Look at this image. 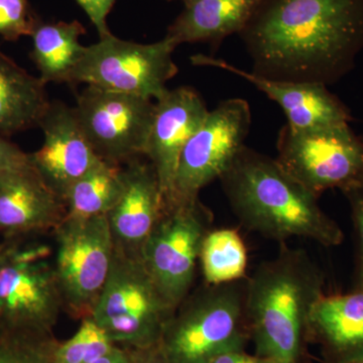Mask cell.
<instances>
[{"mask_svg":"<svg viewBox=\"0 0 363 363\" xmlns=\"http://www.w3.org/2000/svg\"><path fill=\"white\" fill-rule=\"evenodd\" d=\"M240 35L253 73L326 85L363 48V0H262Z\"/></svg>","mask_w":363,"mask_h":363,"instance_id":"1","label":"cell"},{"mask_svg":"<svg viewBox=\"0 0 363 363\" xmlns=\"http://www.w3.org/2000/svg\"><path fill=\"white\" fill-rule=\"evenodd\" d=\"M324 286V272L309 253L286 243L255 267L245 286L255 354L272 363H311L308 322Z\"/></svg>","mask_w":363,"mask_h":363,"instance_id":"2","label":"cell"},{"mask_svg":"<svg viewBox=\"0 0 363 363\" xmlns=\"http://www.w3.org/2000/svg\"><path fill=\"white\" fill-rule=\"evenodd\" d=\"M241 225L269 240L293 238L326 247L343 242L340 226L318 204V197L298 183L276 159L245 145L219 179Z\"/></svg>","mask_w":363,"mask_h":363,"instance_id":"3","label":"cell"},{"mask_svg":"<svg viewBox=\"0 0 363 363\" xmlns=\"http://www.w3.org/2000/svg\"><path fill=\"white\" fill-rule=\"evenodd\" d=\"M247 279L198 289L177 308L159 346L169 363H208L250 341Z\"/></svg>","mask_w":363,"mask_h":363,"instance_id":"4","label":"cell"},{"mask_svg":"<svg viewBox=\"0 0 363 363\" xmlns=\"http://www.w3.org/2000/svg\"><path fill=\"white\" fill-rule=\"evenodd\" d=\"M35 238L0 241V333L52 337L64 310L52 247Z\"/></svg>","mask_w":363,"mask_h":363,"instance_id":"5","label":"cell"},{"mask_svg":"<svg viewBox=\"0 0 363 363\" xmlns=\"http://www.w3.org/2000/svg\"><path fill=\"white\" fill-rule=\"evenodd\" d=\"M174 313L140 259L114 247L108 278L91 315L112 343L135 350L157 345Z\"/></svg>","mask_w":363,"mask_h":363,"instance_id":"6","label":"cell"},{"mask_svg":"<svg viewBox=\"0 0 363 363\" xmlns=\"http://www.w3.org/2000/svg\"><path fill=\"white\" fill-rule=\"evenodd\" d=\"M213 215L199 197L167 205L140 259L167 303L175 310L192 290L203 240Z\"/></svg>","mask_w":363,"mask_h":363,"instance_id":"7","label":"cell"},{"mask_svg":"<svg viewBox=\"0 0 363 363\" xmlns=\"http://www.w3.org/2000/svg\"><path fill=\"white\" fill-rule=\"evenodd\" d=\"M177 47L167 37L154 44H138L111 33L86 47L70 84L86 83L157 101L168 92L167 82L178 73L173 60Z\"/></svg>","mask_w":363,"mask_h":363,"instance_id":"8","label":"cell"},{"mask_svg":"<svg viewBox=\"0 0 363 363\" xmlns=\"http://www.w3.org/2000/svg\"><path fill=\"white\" fill-rule=\"evenodd\" d=\"M55 272L71 316L91 317L113 259L114 242L106 215L65 218L54 230Z\"/></svg>","mask_w":363,"mask_h":363,"instance_id":"9","label":"cell"},{"mask_svg":"<svg viewBox=\"0 0 363 363\" xmlns=\"http://www.w3.org/2000/svg\"><path fill=\"white\" fill-rule=\"evenodd\" d=\"M277 150L279 164L317 197L363 184V135H355L350 124L314 131H295L286 124Z\"/></svg>","mask_w":363,"mask_h":363,"instance_id":"10","label":"cell"},{"mask_svg":"<svg viewBox=\"0 0 363 363\" xmlns=\"http://www.w3.org/2000/svg\"><path fill=\"white\" fill-rule=\"evenodd\" d=\"M74 109L100 159L123 164L145 156L156 101L88 85Z\"/></svg>","mask_w":363,"mask_h":363,"instance_id":"11","label":"cell"},{"mask_svg":"<svg viewBox=\"0 0 363 363\" xmlns=\"http://www.w3.org/2000/svg\"><path fill=\"white\" fill-rule=\"evenodd\" d=\"M250 125V105L240 98L225 100L208 112L182 152L169 204L195 199L205 186L220 179L245 147Z\"/></svg>","mask_w":363,"mask_h":363,"instance_id":"12","label":"cell"},{"mask_svg":"<svg viewBox=\"0 0 363 363\" xmlns=\"http://www.w3.org/2000/svg\"><path fill=\"white\" fill-rule=\"evenodd\" d=\"M206 104L192 88L179 87L156 101L154 121L145 156L152 164L164 207L172 201L182 152L208 114Z\"/></svg>","mask_w":363,"mask_h":363,"instance_id":"13","label":"cell"},{"mask_svg":"<svg viewBox=\"0 0 363 363\" xmlns=\"http://www.w3.org/2000/svg\"><path fill=\"white\" fill-rule=\"evenodd\" d=\"M39 126L44 143L30 154V161L45 184L63 198L74 182L102 160L88 142L74 107L50 102Z\"/></svg>","mask_w":363,"mask_h":363,"instance_id":"14","label":"cell"},{"mask_svg":"<svg viewBox=\"0 0 363 363\" xmlns=\"http://www.w3.org/2000/svg\"><path fill=\"white\" fill-rule=\"evenodd\" d=\"M192 62L195 65L221 69L252 83L281 106L288 118L286 125L291 130H322L350 123L346 107L321 83L271 80L238 68L224 60L204 55L193 57Z\"/></svg>","mask_w":363,"mask_h":363,"instance_id":"15","label":"cell"},{"mask_svg":"<svg viewBox=\"0 0 363 363\" xmlns=\"http://www.w3.org/2000/svg\"><path fill=\"white\" fill-rule=\"evenodd\" d=\"M66 217L63 198L33 167L0 173V235L2 240L54 231Z\"/></svg>","mask_w":363,"mask_h":363,"instance_id":"16","label":"cell"},{"mask_svg":"<svg viewBox=\"0 0 363 363\" xmlns=\"http://www.w3.org/2000/svg\"><path fill=\"white\" fill-rule=\"evenodd\" d=\"M164 210L156 169L140 157L124 166V189L106 215L114 247L140 259V252Z\"/></svg>","mask_w":363,"mask_h":363,"instance_id":"17","label":"cell"},{"mask_svg":"<svg viewBox=\"0 0 363 363\" xmlns=\"http://www.w3.org/2000/svg\"><path fill=\"white\" fill-rule=\"evenodd\" d=\"M309 344L319 346L324 363L363 362V290L324 295L308 322Z\"/></svg>","mask_w":363,"mask_h":363,"instance_id":"18","label":"cell"},{"mask_svg":"<svg viewBox=\"0 0 363 363\" xmlns=\"http://www.w3.org/2000/svg\"><path fill=\"white\" fill-rule=\"evenodd\" d=\"M262 0H192L169 26L167 38L184 43L219 42L240 33Z\"/></svg>","mask_w":363,"mask_h":363,"instance_id":"19","label":"cell"},{"mask_svg":"<svg viewBox=\"0 0 363 363\" xmlns=\"http://www.w3.org/2000/svg\"><path fill=\"white\" fill-rule=\"evenodd\" d=\"M45 85L0 51V135L39 126L51 102Z\"/></svg>","mask_w":363,"mask_h":363,"instance_id":"20","label":"cell"},{"mask_svg":"<svg viewBox=\"0 0 363 363\" xmlns=\"http://www.w3.org/2000/svg\"><path fill=\"white\" fill-rule=\"evenodd\" d=\"M86 30L78 21L44 23L39 21L32 35L33 60L45 83H70L86 47L80 38Z\"/></svg>","mask_w":363,"mask_h":363,"instance_id":"21","label":"cell"},{"mask_svg":"<svg viewBox=\"0 0 363 363\" xmlns=\"http://www.w3.org/2000/svg\"><path fill=\"white\" fill-rule=\"evenodd\" d=\"M124 189L123 164L102 160L66 191L65 218L104 216L116 206Z\"/></svg>","mask_w":363,"mask_h":363,"instance_id":"22","label":"cell"},{"mask_svg":"<svg viewBox=\"0 0 363 363\" xmlns=\"http://www.w3.org/2000/svg\"><path fill=\"white\" fill-rule=\"evenodd\" d=\"M247 250L238 230L211 229L203 240L199 264L205 283L222 285L247 278Z\"/></svg>","mask_w":363,"mask_h":363,"instance_id":"23","label":"cell"},{"mask_svg":"<svg viewBox=\"0 0 363 363\" xmlns=\"http://www.w3.org/2000/svg\"><path fill=\"white\" fill-rule=\"evenodd\" d=\"M113 346L92 318H84L70 339L63 343H55L49 363H92L109 352Z\"/></svg>","mask_w":363,"mask_h":363,"instance_id":"24","label":"cell"},{"mask_svg":"<svg viewBox=\"0 0 363 363\" xmlns=\"http://www.w3.org/2000/svg\"><path fill=\"white\" fill-rule=\"evenodd\" d=\"M52 337L0 333V363H49L55 343Z\"/></svg>","mask_w":363,"mask_h":363,"instance_id":"25","label":"cell"},{"mask_svg":"<svg viewBox=\"0 0 363 363\" xmlns=\"http://www.w3.org/2000/svg\"><path fill=\"white\" fill-rule=\"evenodd\" d=\"M40 18L33 11L30 0H0V37L16 42L32 37Z\"/></svg>","mask_w":363,"mask_h":363,"instance_id":"26","label":"cell"},{"mask_svg":"<svg viewBox=\"0 0 363 363\" xmlns=\"http://www.w3.org/2000/svg\"><path fill=\"white\" fill-rule=\"evenodd\" d=\"M350 201L351 216L357 238V269L354 289L363 290V184L343 193Z\"/></svg>","mask_w":363,"mask_h":363,"instance_id":"27","label":"cell"},{"mask_svg":"<svg viewBox=\"0 0 363 363\" xmlns=\"http://www.w3.org/2000/svg\"><path fill=\"white\" fill-rule=\"evenodd\" d=\"M33 167L28 152H23L16 143L0 135V173L18 171Z\"/></svg>","mask_w":363,"mask_h":363,"instance_id":"28","label":"cell"},{"mask_svg":"<svg viewBox=\"0 0 363 363\" xmlns=\"http://www.w3.org/2000/svg\"><path fill=\"white\" fill-rule=\"evenodd\" d=\"M96 28L100 38L111 35L107 26V16L113 9L116 0H76Z\"/></svg>","mask_w":363,"mask_h":363,"instance_id":"29","label":"cell"},{"mask_svg":"<svg viewBox=\"0 0 363 363\" xmlns=\"http://www.w3.org/2000/svg\"><path fill=\"white\" fill-rule=\"evenodd\" d=\"M208 363H272L267 358L250 354L245 350H231L222 353Z\"/></svg>","mask_w":363,"mask_h":363,"instance_id":"30","label":"cell"},{"mask_svg":"<svg viewBox=\"0 0 363 363\" xmlns=\"http://www.w3.org/2000/svg\"><path fill=\"white\" fill-rule=\"evenodd\" d=\"M92 363H138V358L135 350L114 345L109 352Z\"/></svg>","mask_w":363,"mask_h":363,"instance_id":"31","label":"cell"},{"mask_svg":"<svg viewBox=\"0 0 363 363\" xmlns=\"http://www.w3.org/2000/svg\"><path fill=\"white\" fill-rule=\"evenodd\" d=\"M135 352L138 363H169L159 344L145 350H135Z\"/></svg>","mask_w":363,"mask_h":363,"instance_id":"32","label":"cell"},{"mask_svg":"<svg viewBox=\"0 0 363 363\" xmlns=\"http://www.w3.org/2000/svg\"><path fill=\"white\" fill-rule=\"evenodd\" d=\"M181 1L184 2V4H188V2L192 1V0H181Z\"/></svg>","mask_w":363,"mask_h":363,"instance_id":"33","label":"cell"},{"mask_svg":"<svg viewBox=\"0 0 363 363\" xmlns=\"http://www.w3.org/2000/svg\"><path fill=\"white\" fill-rule=\"evenodd\" d=\"M311 363H313V362H311ZM360 363H363V362H360Z\"/></svg>","mask_w":363,"mask_h":363,"instance_id":"34","label":"cell"}]
</instances>
